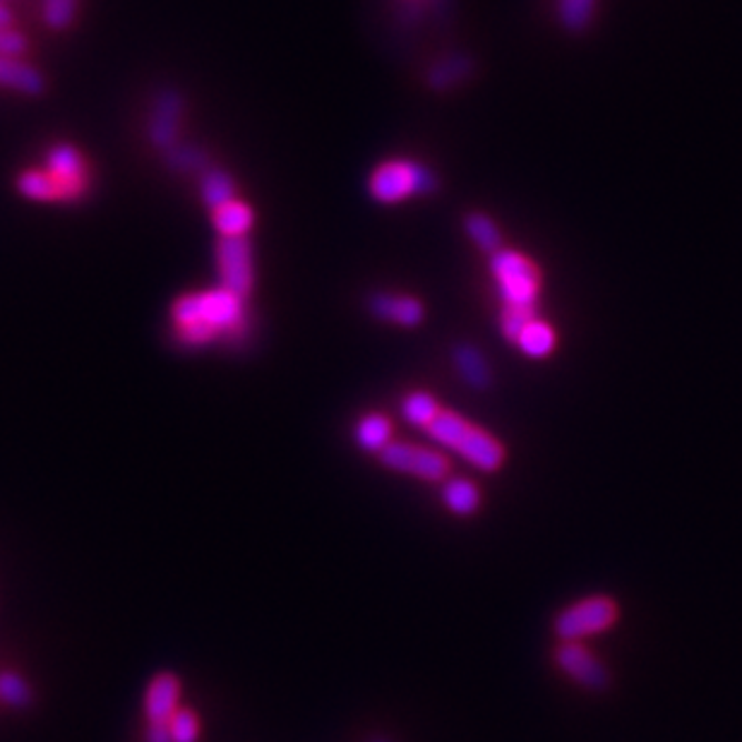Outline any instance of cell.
Listing matches in <instances>:
<instances>
[{
	"label": "cell",
	"mask_w": 742,
	"mask_h": 742,
	"mask_svg": "<svg viewBox=\"0 0 742 742\" xmlns=\"http://www.w3.org/2000/svg\"><path fill=\"white\" fill-rule=\"evenodd\" d=\"M183 113H186V103L181 94L167 92L157 99L152 126H150V138L159 150H167V152L173 150L178 142V132H181Z\"/></svg>",
	"instance_id": "7c38bea8"
},
{
	"label": "cell",
	"mask_w": 742,
	"mask_h": 742,
	"mask_svg": "<svg viewBox=\"0 0 742 742\" xmlns=\"http://www.w3.org/2000/svg\"><path fill=\"white\" fill-rule=\"evenodd\" d=\"M200 195L210 210H217L219 204L235 200V181L227 171L207 169L202 176V183H200Z\"/></svg>",
	"instance_id": "7402d4cb"
},
{
	"label": "cell",
	"mask_w": 742,
	"mask_h": 742,
	"mask_svg": "<svg viewBox=\"0 0 742 742\" xmlns=\"http://www.w3.org/2000/svg\"><path fill=\"white\" fill-rule=\"evenodd\" d=\"M147 742H173L169 733V725L150 723V729H147Z\"/></svg>",
	"instance_id": "83f0119b"
},
{
	"label": "cell",
	"mask_w": 742,
	"mask_h": 742,
	"mask_svg": "<svg viewBox=\"0 0 742 742\" xmlns=\"http://www.w3.org/2000/svg\"><path fill=\"white\" fill-rule=\"evenodd\" d=\"M373 742H390V740H384V738H378V740H373Z\"/></svg>",
	"instance_id": "f546056e"
},
{
	"label": "cell",
	"mask_w": 742,
	"mask_h": 742,
	"mask_svg": "<svg viewBox=\"0 0 742 742\" xmlns=\"http://www.w3.org/2000/svg\"><path fill=\"white\" fill-rule=\"evenodd\" d=\"M425 433L430 440L440 442L442 448L457 452L471 467L485 473L502 469L504 459H508L504 444L493 433H488L485 428L471 423L467 415L452 409H442L438 419L425 428Z\"/></svg>",
	"instance_id": "3957f363"
},
{
	"label": "cell",
	"mask_w": 742,
	"mask_h": 742,
	"mask_svg": "<svg viewBox=\"0 0 742 742\" xmlns=\"http://www.w3.org/2000/svg\"><path fill=\"white\" fill-rule=\"evenodd\" d=\"M394 435V425L384 413H365L353 428V440L365 452H382Z\"/></svg>",
	"instance_id": "e0dca14e"
},
{
	"label": "cell",
	"mask_w": 742,
	"mask_h": 742,
	"mask_svg": "<svg viewBox=\"0 0 742 742\" xmlns=\"http://www.w3.org/2000/svg\"><path fill=\"white\" fill-rule=\"evenodd\" d=\"M467 72H469L467 58H452V61H442L430 70V84L435 89H450L462 80V76H467Z\"/></svg>",
	"instance_id": "484cf974"
},
{
	"label": "cell",
	"mask_w": 742,
	"mask_h": 742,
	"mask_svg": "<svg viewBox=\"0 0 742 742\" xmlns=\"http://www.w3.org/2000/svg\"><path fill=\"white\" fill-rule=\"evenodd\" d=\"M173 339L188 349L241 341L248 332L245 299L224 287L188 291L171 303Z\"/></svg>",
	"instance_id": "6da1fadb"
},
{
	"label": "cell",
	"mask_w": 742,
	"mask_h": 742,
	"mask_svg": "<svg viewBox=\"0 0 742 742\" xmlns=\"http://www.w3.org/2000/svg\"><path fill=\"white\" fill-rule=\"evenodd\" d=\"M491 274L500 303L498 328L504 341H514L527 324L539 318L543 272L537 260L514 248H502L491 258Z\"/></svg>",
	"instance_id": "7a4b0ae2"
},
{
	"label": "cell",
	"mask_w": 742,
	"mask_h": 742,
	"mask_svg": "<svg viewBox=\"0 0 742 742\" xmlns=\"http://www.w3.org/2000/svg\"><path fill=\"white\" fill-rule=\"evenodd\" d=\"M0 3H8V0H0Z\"/></svg>",
	"instance_id": "4dcf8cb0"
},
{
	"label": "cell",
	"mask_w": 742,
	"mask_h": 742,
	"mask_svg": "<svg viewBox=\"0 0 742 742\" xmlns=\"http://www.w3.org/2000/svg\"><path fill=\"white\" fill-rule=\"evenodd\" d=\"M368 310L378 320L392 322L397 328H419L425 320V305L409 293H373L368 299Z\"/></svg>",
	"instance_id": "30bf717a"
},
{
	"label": "cell",
	"mask_w": 742,
	"mask_h": 742,
	"mask_svg": "<svg viewBox=\"0 0 742 742\" xmlns=\"http://www.w3.org/2000/svg\"><path fill=\"white\" fill-rule=\"evenodd\" d=\"M380 462L397 473H409V477L430 483H438L450 477L448 457L413 442H390L388 448L380 452Z\"/></svg>",
	"instance_id": "8992f818"
},
{
	"label": "cell",
	"mask_w": 742,
	"mask_h": 742,
	"mask_svg": "<svg viewBox=\"0 0 742 742\" xmlns=\"http://www.w3.org/2000/svg\"><path fill=\"white\" fill-rule=\"evenodd\" d=\"M464 231L471 239V243L477 245L481 252H485L488 258H493L498 250L504 248L500 227L495 224V219L488 217L485 212H469L464 217Z\"/></svg>",
	"instance_id": "ac0fdd59"
},
{
	"label": "cell",
	"mask_w": 742,
	"mask_h": 742,
	"mask_svg": "<svg viewBox=\"0 0 742 742\" xmlns=\"http://www.w3.org/2000/svg\"><path fill=\"white\" fill-rule=\"evenodd\" d=\"M169 733L173 742H198L200 738V721L192 709H178L169 721Z\"/></svg>",
	"instance_id": "d4e9b609"
},
{
	"label": "cell",
	"mask_w": 742,
	"mask_h": 742,
	"mask_svg": "<svg viewBox=\"0 0 742 742\" xmlns=\"http://www.w3.org/2000/svg\"><path fill=\"white\" fill-rule=\"evenodd\" d=\"M217 272L219 287L248 299L255 287V262L248 239H219L217 241Z\"/></svg>",
	"instance_id": "ba28073f"
},
{
	"label": "cell",
	"mask_w": 742,
	"mask_h": 742,
	"mask_svg": "<svg viewBox=\"0 0 742 742\" xmlns=\"http://www.w3.org/2000/svg\"><path fill=\"white\" fill-rule=\"evenodd\" d=\"M442 500L450 512L471 517L481 508V488L469 479H450L442 485Z\"/></svg>",
	"instance_id": "d6986e66"
},
{
	"label": "cell",
	"mask_w": 742,
	"mask_h": 742,
	"mask_svg": "<svg viewBox=\"0 0 742 742\" xmlns=\"http://www.w3.org/2000/svg\"><path fill=\"white\" fill-rule=\"evenodd\" d=\"M41 169L47 171L58 186H61L68 204L82 200L89 192V188H92V171H89V161L76 144H68V142L53 144L47 152V159H43Z\"/></svg>",
	"instance_id": "52a82bcc"
},
{
	"label": "cell",
	"mask_w": 742,
	"mask_h": 742,
	"mask_svg": "<svg viewBox=\"0 0 742 742\" xmlns=\"http://www.w3.org/2000/svg\"><path fill=\"white\" fill-rule=\"evenodd\" d=\"M514 347L522 351L527 359H548L558 349V332L548 320L533 318L527 328L519 332Z\"/></svg>",
	"instance_id": "2e32d148"
},
{
	"label": "cell",
	"mask_w": 742,
	"mask_h": 742,
	"mask_svg": "<svg viewBox=\"0 0 742 742\" xmlns=\"http://www.w3.org/2000/svg\"><path fill=\"white\" fill-rule=\"evenodd\" d=\"M618 620V603L608 596H586L568 605L555 618V634L560 642H579L584 636L601 634Z\"/></svg>",
	"instance_id": "5b68a950"
},
{
	"label": "cell",
	"mask_w": 742,
	"mask_h": 742,
	"mask_svg": "<svg viewBox=\"0 0 742 742\" xmlns=\"http://www.w3.org/2000/svg\"><path fill=\"white\" fill-rule=\"evenodd\" d=\"M0 87L12 89V92L37 97L43 92V76L29 66L24 58H0Z\"/></svg>",
	"instance_id": "9a60e30c"
},
{
	"label": "cell",
	"mask_w": 742,
	"mask_h": 742,
	"mask_svg": "<svg viewBox=\"0 0 742 742\" xmlns=\"http://www.w3.org/2000/svg\"><path fill=\"white\" fill-rule=\"evenodd\" d=\"M452 361L459 378H462L469 388L473 390H488L493 382V370L491 363L483 355L481 349H477L473 344H457L454 353H452Z\"/></svg>",
	"instance_id": "5bb4252c"
},
{
	"label": "cell",
	"mask_w": 742,
	"mask_h": 742,
	"mask_svg": "<svg viewBox=\"0 0 742 742\" xmlns=\"http://www.w3.org/2000/svg\"><path fill=\"white\" fill-rule=\"evenodd\" d=\"M212 224L219 239H245L252 224H255V212L243 200H229L212 210Z\"/></svg>",
	"instance_id": "4fadbf2b"
},
{
	"label": "cell",
	"mask_w": 742,
	"mask_h": 742,
	"mask_svg": "<svg viewBox=\"0 0 742 742\" xmlns=\"http://www.w3.org/2000/svg\"><path fill=\"white\" fill-rule=\"evenodd\" d=\"M6 27H14V14L8 3H0V29Z\"/></svg>",
	"instance_id": "f1b7e54d"
},
{
	"label": "cell",
	"mask_w": 742,
	"mask_h": 742,
	"mask_svg": "<svg viewBox=\"0 0 742 742\" xmlns=\"http://www.w3.org/2000/svg\"><path fill=\"white\" fill-rule=\"evenodd\" d=\"M435 190L438 176L413 159L382 161L368 178V195L378 204H399L411 198L433 195Z\"/></svg>",
	"instance_id": "277c9868"
},
{
	"label": "cell",
	"mask_w": 742,
	"mask_h": 742,
	"mask_svg": "<svg viewBox=\"0 0 742 742\" xmlns=\"http://www.w3.org/2000/svg\"><path fill=\"white\" fill-rule=\"evenodd\" d=\"M0 700L14 709H24L32 704V688L18 673H0Z\"/></svg>",
	"instance_id": "cb8c5ba5"
},
{
	"label": "cell",
	"mask_w": 742,
	"mask_h": 742,
	"mask_svg": "<svg viewBox=\"0 0 742 742\" xmlns=\"http://www.w3.org/2000/svg\"><path fill=\"white\" fill-rule=\"evenodd\" d=\"M80 0H41V20L53 32H66L78 20Z\"/></svg>",
	"instance_id": "603a6c76"
},
{
	"label": "cell",
	"mask_w": 742,
	"mask_h": 742,
	"mask_svg": "<svg viewBox=\"0 0 742 742\" xmlns=\"http://www.w3.org/2000/svg\"><path fill=\"white\" fill-rule=\"evenodd\" d=\"M442 409L444 407L438 402V399L433 394H430V392H423V390L409 392L404 397V402H402V415H404V419L411 425L423 428V430L438 419Z\"/></svg>",
	"instance_id": "44dd1931"
},
{
	"label": "cell",
	"mask_w": 742,
	"mask_h": 742,
	"mask_svg": "<svg viewBox=\"0 0 742 742\" xmlns=\"http://www.w3.org/2000/svg\"><path fill=\"white\" fill-rule=\"evenodd\" d=\"M596 8L599 0H558L555 3V14L558 22L568 29L572 34L584 32L589 24L596 18Z\"/></svg>",
	"instance_id": "ffe728a7"
},
{
	"label": "cell",
	"mask_w": 742,
	"mask_h": 742,
	"mask_svg": "<svg viewBox=\"0 0 742 742\" xmlns=\"http://www.w3.org/2000/svg\"><path fill=\"white\" fill-rule=\"evenodd\" d=\"M29 51V39L14 27L0 29V58H22Z\"/></svg>",
	"instance_id": "4316f807"
},
{
	"label": "cell",
	"mask_w": 742,
	"mask_h": 742,
	"mask_svg": "<svg viewBox=\"0 0 742 742\" xmlns=\"http://www.w3.org/2000/svg\"><path fill=\"white\" fill-rule=\"evenodd\" d=\"M555 663L570 680L589 690H603L608 685L605 665L579 642H562L555 651Z\"/></svg>",
	"instance_id": "9c48e42d"
},
{
	"label": "cell",
	"mask_w": 742,
	"mask_h": 742,
	"mask_svg": "<svg viewBox=\"0 0 742 742\" xmlns=\"http://www.w3.org/2000/svg\"><path fill=\"white\" fill-rule=\"evenodd\" d=\"M181 702V680L173 673H159L152 678L150 688L144 692V716L150 723L169 725Z\"/></svg>",
	"instance_id": "8fae6325"
}]
</instances>
